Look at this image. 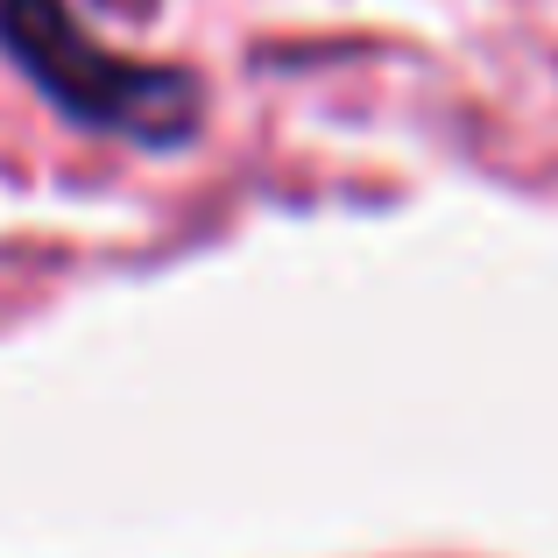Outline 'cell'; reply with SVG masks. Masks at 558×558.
<instances>
[{"label": "cell", "mask_w": 558, "mask_h": 558, "mask_svg": "<svg viewBox=\"0 0 558 558\" xmlns=\"http://www.w3.org/2000/svg\"><path fill=\"white\" fill-rule=\"evenodd\" d=\"M0 50L64 121L121 135L142 149H178L198 135V85L178 64L121 57L64 0H0Z\"/></svg>", "instance_id": "cell-1"}]
</instances>
